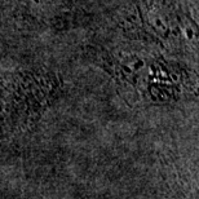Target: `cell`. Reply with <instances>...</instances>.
<instances>
[{"label":"cell","mask_w":199,"mask_h":199,"mask_svg":"<svg viewBox=\"0 0 199 199\" xmlns=\"http://www.w3.org/2000/svg\"><path fill=\"white\" fill-rule=\"evenodd\" d=\"M132 26L162 48H197V25L173 0H140L132 16Z\"/></svg>","instance_id":"1"},{"label":"cell","mask_w":199,"mask_h":199,"mask_svg":"<svg viewBox=\"0 0 199 199\" xmlns=\"http://www.w3.org/2000/svg\"><path fill=\"white\" fill-rule=\"evenodd\" d=\"M31 18L46 25H58L78 7L80 0H21Z\"/></svg>","instance_id":"2"}]
</instances>
